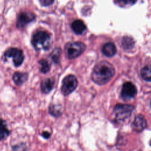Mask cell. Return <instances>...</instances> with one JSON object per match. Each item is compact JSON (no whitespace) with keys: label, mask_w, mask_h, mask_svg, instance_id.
<instances>
[{"label":"cell","mask_w":151,"mask_h":151,"mask_svg":"<svg viewBox=\"0 0 151 151\" xmlns=\"http://www.w3.org/2000/svg\"><path fill=\"white\" fill-rule=\"evenodd\" d=\"M115 74V70L111 63L102 61L97 64L93 68L91 77L96 84L103 85L109 82Z\"/></svg>","instance_id":"1"},{"label":"cell","mask_w":151,"mask_h":151,"mask_svg":"<svg viewBox=\"0 0 151 151\" xmlns=\"http://www.w3.org/2000/svg\"><path fill=\"white\" fill-rule=\"evenodd\" d=\"M50 35L44 31H39L33 35L32 44L37 50H47L50 46Z\"/></svg>","instance_id":"2"},{"label":"cell","mask_w":151,"mask_h":151,"mask_svg":"<svg viewBox=\"0 0 151 151\" xmlns=\"http://www.w3.org/2000/svg\"><path fill=\"white\" fill-rule=\"evenodd\" d=\"M134 107L133 106L127 104H117L113 111L114 119L117 121H124L132 114Z\"/></svg>","instance_id":"3"},{"label":"cell","mask_w":151,"mask_h":151,"mask_svg":"<svg viewBox=\"0 0 151 151\" xmlns=\"http://www.w3.org/2000/svg\"><path fill=\"white\" fill-rule=\"evenodd\" d=\"M86 45L81 42L68 43L65 47V54L70 59H73L80 56L85 50Z\"/></svg>","instance_id":"4"},{"label":"cell","mask_w":151,"mask_h":151,"mask_svg":"<svg viewBox=\"0 0 151 151\" xmlns=\"http://www.w3.org/2000/svg\"><path fill=\"white\" fill-rule=\"evenodd\" d=\"M77 85L78 81L76 77L73 74H69L65 77L62 81L61 93L64 96H67L76 88Z\"/></svg>","instance_id":"5"},{"label":"cell","mask_w":151,"mask_h":151,"mask_svg":"<svg viewBox=\"0 0 151 151\" xmlns=\"http://www.w3.org/2000/svg\"><path fill=\"white\" fill-rule=\"evenodd\" d=\"M6 58H12L13 63L15 67H18L22 64L24 59V55L22 50L17 48H11L4 54Z\"/></svg>","instance_id":"6"},{"label":"cell","mask_w":151,"mask_h":151,"mask_svg":"<svg viewBox=\"0 0 151 151\" xmlns=\"http://www.w3.org/2000/svg\"><path fill=\"white\" fill-rule=\"evenodd\" d=\"M137 94V88L132 82L127 81L123 84L121 90V97L124 100H130Z\"/></svg>","instance_id":"7"},{"label":"cell","mask_w":151,"mask_h":151,"mask_svg":"<svg viewBox=\"0 0 151 151\" xmlns=\"http://www.w3.org/2000/svg\"><path fill=\"white\" fill-rule=\"evenodd\" d=\"M35 18L33 13L29 12H24L21 13L17 20V27L18 28H23L30 22L32 21Z\"/></svg>","instance_id":"8"},{"label":"cell","mask_w":151,"mask_h":151,"mask_svg":"<svg viewBox=\"0 0 151 151\" xmlns=\"http://www.w3.org/2000/svg\"><path fill=\"white\" fill-rule=\"evenodd\" d=\"M147 126V121L145 116L142 114H139L134 118L132 123V129L137 132H140L143 131Z\"/></svg>","instance_id":"9"},{"label":"cell","mask_w":151,"mask_h":151,"mask_svg":"<svg viewBox=\"0 0 151 151\" xmlns=\"http://www.w3.org/2000/svg\"><path fill=\"white\" fill-rule=\"evenodd\" d=\"M55 81L53 78H47L43 80L41 83V89L45 94L49 93L53 88Z\"/></svg>","instance_id":"10"},{"label":"cell","mask_w":151,"mask_h":151,"mask_svg":"<svg viewBox=\"0 0 151 151\" xmlns=\"http://www.w3.org/2000/svg\"><path fill=\"white\" fill-rule=\"evenodd\" d=\"M117 50L115 45L112 42H107L102 47V52L107 57H111L115 55Z\"/></svg>","instance_id":"11"},{"label":"cell","mask_w":151,"mask_h":151,"mask_svg":"<svg viewBox=\"0 0 151 151\" xmlns=\"http://www.w3.org/2000/svg\"><path fill=\"white\" fill-rule=\"evenodd\" d=\"M28 77V75L27 73L15 72L12 76V80L16 85L21 86L27 80Z\"/></svg>","instance_id":"12"},{"label":"cell","mask_w":151,"mask_h":151,"mask_svg":"<svg viewBox=\"0 0 151 151\" xmlns=\"http://www.w3.org/2000/svg\"><path fill=\"white\" fill-rule=\"evenodd\" d=\"M71 28L75 33L81 34L86 30V26L81 20L76 19L71 24Z\"/></svg>","instance_id":"13"},{"label":"cell","mask_w":151,"mask_h":151,"mask_svg":"<svg viewBox=\"0 0 151 151\" xmlns=\"http://www.w3.org/2000/svg\"><path fill=\"white\" fill-rule=\"evenodd\" d=\"M9 134V130L4 120L0 119V140L6 139Z\"/></svg>","instance_id":"14"},{"label":"cell","mask_w":151,"mask_h":151,"mask_svg":"<svg viewBox=\"0 0 151 151\" xmlns=\"http://www.w3.org/2000/svg\"><path fill=\"white\" fill-rule=\"evenodd\" d=\"M122 45L123 48L126 50H129L132 49L134 45V41L133 39L130 37H124L122 38Z\"/></svg>","instance_id":"15"},{"label":"cell","mask_w":151,"mask_h":151,"mask_svg":"<svg viewBox=\"0 0 151 151\" xmlns=\"http://www.w3.org/2000/svg\"><path fill=\"white\" fill-rule=\"evenodd\" d=\"M62 106L61 104H51L49 106L50 113L55 117L60 116L62 113Z\"/></svg>","instance_id":"16"},{"label":"cell","mask_w":151,"mask_h":151,"mask_svg":"<svg viewBox=\"0 0 151 151\" xmlns=\"http://www.w3.org/2000/svg\"><path fill=\"white\" fill-rule=\"evenodd\" d=\"M140 75L143 80H145L146 81L150 82L151 80L150 67L149 65H146L142 68L140 71Z\"/></svg>","instance_id":"17"},{"label":"cell","mask_w":151,"mask_h":151,"mask_svg":"<svg viewBox=\"0 0 151 151\" xmlns=\"http://www.w3.org/2000/svg\"><path fill=\"white\" fill-rule=\"evenodd\" d=\"M39 64L41 65L40 71L41 73L45 74L50 71V65L47 60H45L44 59H42L39 61Z\"/></svg>","instance_id":"18"},{"label":"cell","mask_w":151,"mask_h":151,"mask_svg":"<svg viewBox=\"0 0 151 151\" xmlns=\"http://www.w3.org/2000/svg\"><path fill=\"white\" fill-rule=\"evenodd\" d=\"M61 53V49L59 48L54 49V50L51 52L50 56H51V58L52 60L55 63H59Z\"/></svg>","instance_id":"19"},{"label":"cell","mask_w":151,"mask_h":151,"mask_svg":"<svg viewBox=\"0 0 151 151\" xmlns=\"http://www.w3.org/2000/svg\"><path fill=\"white\" fill-rule=\"evenodd\" d=\"M118 2L123 5H129L134 4L137 0H117Z\"/></svg>","instance_id":"20"},{"label":"cell","mask_w":151,"mask_h":151,"mask_svg":"<svg viewBox=\"0 0 151 151\" xmlns=\"http://www.w3.org/2000/svg\"><path fill=\"white\" fill-rule=\"evenodd\" d=\"M55 0H40L41 4L43 6H49L54 3Z\"/></svg>","instance_id":"21"},{"label":"cell","mask_w":151,"mask_h":151,"mask_svg":"<svg viewBox=\"0 0 151 151\" xmlns=\"http://www.w3.org/2000/svg\"><path fill=\"white\" fill-rule=\"evenodd\" d=\"M42 136L45 138V139H48L50 137V133L48 132H44L42 133Z\"/></svg>","instance_id":"22"}]
</instances>
